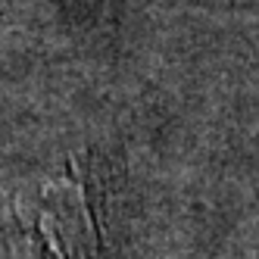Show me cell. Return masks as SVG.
I'll return each mask as SVG.
<instances>
[{"mask_svg":"<svg viewBox=\"0 0 259 259\" xmlns=\"http://www.w3.org/2000/svg\"><path fill=\"white\" fill-rule=\"evenodd\" d=\"M10 259H97V234L75 178L47 181L16 197Z\"/></svg>","mask_w":259,"mask_h":259,"instance_id":"1","label":"cell"},{"mask_svg":"<svg viewBox=\"0 0 259 259\" xmlns=\"http://www.w3.org/2000/svg\"><path fill=\"white\" fill-rule=\"evenodd\" d=\"M253 259H259V247H256V256H253Z\"/></svg>","mask_w":259,"mask_h":259,"instance_id":"2","label":"cell"}]
</instances>
